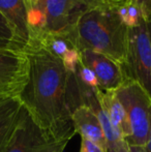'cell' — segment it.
<instances>
[{
  "label": "cell",
  "instance_id": "9a60e30c",
  "mask_svg": "<svg viewBox=\"0 0 151 152\" xmlns=\"http://www.w3.org/2000/svg\"><path fill=\"white\" fill-rule=\"evenodd\" d=\"M80 152H108L101 148L99 145L86 138H81V147Z\"/></svg>",
  "mask_w": 151,
  "mask_h": 152
},
{
  "label": "cell",
  "instance_id": "52a82bcc",
  "mask_svg": "<svg viewBox=\"0 0 151 152\" xmlns=\"http://www.w3.org/2000/svg\"><path fill=\"white\" fill-rule=\"evenodd\" d=\"M29 60L25 50L0 49V97H18L28 81Z\"/></svg>",
  "mask_w": 151,
  "mask_h": 152
},
{
  "label": "cell",
  "instance_id": "7c38bea8",
  "mask_svg": "<svg viewBox=\"0 0 151 152\" xmlns=\"http://www.w3.org/2000/svg\"><path fill=\"white\" fill-rule=\"evenodd\" d=\"M23 104L18 97H0V152H4L19 121Z\"/></svg>",
  "mask_w": 151,
  "mask_h": 152
},
{
  "label": "cell",
  "instance_id": "8fae6325",
  "mask_svg": "<svg viewBox=\"0 0 151 152\" xmlns=\"http://www.w3.org/2000/svg\"><path fill=\"white\" fill-rule=\"evenodd\" d=\"M98 100L101 108L107 114L113 126L118 130L125 141L131 137V130L127 115L120 100L117 98L114 90L98 91Z\"/></svg>",
  "mask_w": 151,
  "mask_h": 152
},
{
  "label": "cell",
  "instance_id": "3957f363",
  "mask_svg": "<svg viewBox=\"0 0 151 152\" xmlns=\"http://www.w3.org/2000/svg\"><path fill=\"white\" fill-rule=\"evenodd\" d=\"M114 0H37L28 8L30 39L42 34H69L90 10ZM29 39V40H30Z\"/></svg>",
  "mask_w": 151,
  "mask_h": 152
},
{
  "label": "cell",
  "instance_id": "ba28073f",
  "mask_svg": "<svg viewBox=\"0 0 151 152\" xmlns=\"http://www.w3.org/2000/svg\"><path fill=\"white\" fill-rule=\"evenodd\" d=\"M80 60L94 74L101 91L116 90L127 79L124 66L101 53L82 50L80 51Z\"/></svg>",
  "mask_w": 151,
  "mask_h": 152
},
{
  "label": "cell",
  "instance_id": "5b68a950",
  "mask_svg": "<svg viewBox=\"0 0 151 152\" xmlns=\"http://www.w3.org/2000/svg\"><path fill=\"white\" fill-rule=\"evenodd\" d=\"M124 69L151 97V37L146 20L128 29Z\"/></svg>",
  "mask_w": 151,
  "mask_h": 152
},
{
  "label": "cell",
  "instance_id": "6da1fadb",
  "mask_svg": "<svg viewBox=\"0 0 151 152\" xmlns=\"http://www.w3.org/2000/svg\"><path fill=\"white\" fill-rule=\"evenodd\" d=\"M25 52L28 81L19 98L42 129L69 143L76 134L71 115L83 104L75 72H69L60 58L35 42H29Z\"/></svg>",
  "mask_w": 151,
  "mask_h": 152
},
{
  "label": "cell",
  "instance_id": "277c9868",
  "mask_svg": "<svg viewBox=\"0 0 151 152\" xmlns=\"http://www.w3.org/2000/svg\"><path fill=\"white\" fill-rule=\"evenodd\" d=\"M114 92L126 112L131 126V134L125 142L145 146L149 130L150 95L137 81L131 78H127Z\"/></svg>",
  "mask_w": 151,
  "mask_h": 152
},
{
  "label": "cell",
  "instance_id": "2e32d148",
  "mask_svg": "<svg viewBox=\"0 0 151 152\" xmlns=\"http://www.w3.org/2000/svg\"><path fill=\"white\" fill-rule=\"evenodd\" d=\"M127 1L133 2L141 8L146 21L151 20V0H127Z\"/></svg>",
  "mask_w": 151,
  "mask_h": 152
},
{
  "label": "cell",
  "instance_id": "5bb4252c",
  "mask_svg": "<svg viewBox=\"0 0 151 152\" xmlns=\"http://www.w3.org/2000/svg\"><path fill=\"white\" fill-rule=\"evenodd\" d=\"M14 48L24 50V47L19 42L15 31L6 19L0 14V49Z\"/></svg>",
  "mask_w": 151,
  "mask_h": 152
},
{
  "label": "cell",
  "instance_id": "ffe728a7",
  "mask_svg": "<svg viewBox=\"0 0 151 152\" xmlns=\"http://www.w3.org/2000/svg\"><path fill=\"white\" fill-rule=\"evenodd\" d=\"M26 2H27V5H28V8H29L31 5H33L34 3H36L37 0H26Z\"/></svg>",
  "mask_w": 151,
  "mask_h": 152
},
{
  "label": "cell",
  "instance_id": "9c48e42d",
  "mask_svg": "<svg viewBox=\"0 0 151 152\" xmlns=\"http://www.w3.org/2000/svg\"><path fill=\"white\" fill-rule=\"evenodd\" d=\"M0 14L12 27L19 42L25 50L30 39L26 0H0Z\"/></svg>",
  "mask_w": 151,
  "mask_h": 152
},
{
  "label": "cell",
  "instance_id": "ac0fdd59",
  "mask_svg": "<svg viewBox=\"0 0 151 152\" xmlns=\"http://www.w3.org/2000/svg\"><path fill=\"white\" fill-rule=\"evenodd\" d=\"M108 152H128L127 150V144L126 142H122L121 144H119L118 146L114 147V148H111L108 150Z\"/></svg>",
  "mask_w": 151,
  "mask_h": 152
},
{
  "label": "cell",
  "instance_id": "8992f818",
  "mask_svg": "<svg viewBox=\"0 0 151 152\" xmlns=\"http://www.w3.org/2000/svg\"><path fill=\"white\" fill-rule=\"evenodd\" d=\"M66 145L42 129L23 107L4 152H62Z\"/></svg>",
  "mask_w": 151,
  "mask_h": 152
},
{
  "label": "cell",
  "instance_id": "44dd1931",
  "mask_svg": "<svg viewBox=\"0 0 151 152\" xmlns=\"http://www.w3.org/2000/svg\"><path fill=\"white\" fill-rule=\"evenodd\" d=\"M147 25H148V29H149L150 37H151V20H149V21H147Z\"/></svg>",
  "mask_w": 151,
  "mask_h": 152
},
{
  "label": "cell",
  "instance_id": "30bf717a",
  "mask_svg": "<svg viewBox=\"0 0 151 152\" xmlns=\"http://www.w3.org/2000/svg\"><path fill=\"white\" fill-rule=\"evenodd\" d=\"M71 120L76 134H80L81 138H86L96 143L103 149L108 151L107 141L101 122L92 109L86 104H81L74 111Z\"/></svg>",
  "mask_w": 151,
  "mask_h": 152
},
{
  "label": "cell",
  "instance_id": "e0dca14e",
  "mask_svg": "<svg viewBox=\"0 0 151 152\" xmlns=\"http://www.w3.org/2000/svg\"><path fill=\"white\" fill-rule=\"evenodd\" d=\"M127 150H128V152H148L145 146L133 144H127Z\"/></svg>",
  "mask_w": 151,
  "mask_h": 152
},
{
  "label": "cell",
  "instance_id": "4fadbf2b",
  "mask_svg": "<svg viewBox=\"0 0 151 152\" xmlns=\"http://www.w3.org/2000/svg\"><path fill=\"white\" fill-rule=\"evenodd\" d=\"M116 12L121 22L128 29L139 26L145 20L141 8L131 1L119 0L116 5Z\"/></svg>",
  "mask_w": 151,
  "mask_h": 152
},
{
  "label": "cell",
  "instance_id": "7a4b0ae2",
  "mask_svg": "<svg viewBox=\"0 0 151 152\" xmlns=\"http://www.w3.org/2000/svg\"><path fill=\"white\" fill-rule=\"evenodd\" d=\"M119 0L87 12L71 33L79 51L91 50L124 66L128 28L116 12Z\"/></svg>",
  "mask_w": 151,
  "mask_h": 152
},
{
  "label": "cell",
  "instance_id": "d6986e66",
  "mask_svg": "<svg viewBox=\"0 0 151 152\" xmlns=\"http://www.w3.org/2000/svg\"><path fill=\"white\" fill-rule=\"evenodd\" d=\"M145 147L148 152H151V110H150V121H149V130H148V137L146 141Z\"/></svg>",
  "mask_w": 151,
  "mask_h": 152
}]
</instances>
